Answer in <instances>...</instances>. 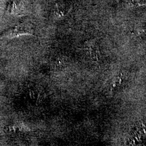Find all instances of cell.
Listing matches in <instances>:
<instances>
[{
	"label": "cell",
	"instance_id": "obj_1",
	"mask_svg": "<svg viewBox=\"0 0 146 146\" xmlns=\"http://www.w3.org/2000/svg\"><path fill=\"white\" fill-rule=\"evenodd\" d=\"M33 31L31 28L25 24H20L5 31L3 36L13 38L24 35H33Z\"/></svg>",
	"mask_w": 146,
	"mask_h": 146
},
{
	"label": "cell",
	"instance_id": "obj_3",
	"mask_svg": "<svg viewBox=\"0 0 146 146\" xmlns=\"http://www.w3.org/2000/svg\"><path fill=\"white\" fill-rule=\"evenodd\" d=\"M67 6L61 4H56L54 11V14L58 17H62L68 13Z\"/></svg>",
	"mask_w": 146,
	"mask_h": 146
},
{
	"label": "cell",
	"instance_id": "obj_4",
	"mask_svg": "<svg viewBox=\"0 0 146 146\" xmlns=\"http://www.w3.org/2000/svg\"><path fill=\"white\" fill-rule=\"evenodd\" d=\"M130 4L134 7L146 5V0H131Z\"/></svg>",
	"mask_w": 146,
	"mask_h": 146
},
{
	"label": "cell",
	"instance_id": "obj_2",
	"mask_svg": "<svg viewBox=\"0 0 146 146\" xmlns=\"http://www.w3.org/2000/svg\"><path fill=\"white\" fill-rule=\"evenodd\" d=\"M8 11H9L11 14L17 15H21L24 13V11L21 9L20 5L18 6L14 1H13L11 2L10 4L9 5Z\"/></svg>",
	"mask_w": 146,
	"mask_h": 146
}]
</instances>
